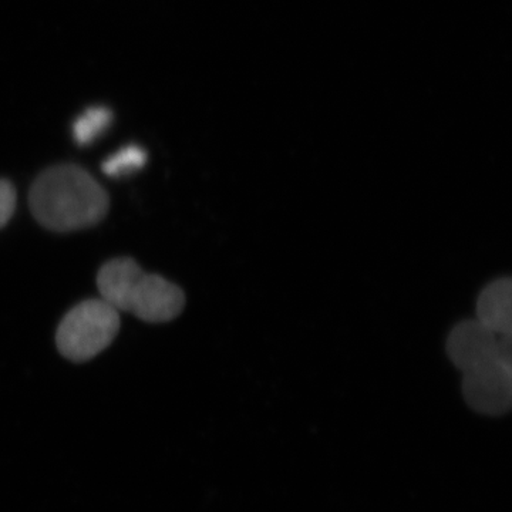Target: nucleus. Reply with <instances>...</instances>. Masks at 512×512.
<instances>
[{
  "mask_svg": "<svg viewBox=\"0 0 512 512\" xmlns=\"http://www.w3.org/2000/svg\"><path fill=\"white\" fill-rule=\"evenodd\" d=\"M29 207L42 227L72 232L100 224L110 210V198L84 168L60 164L36 178Z\"/></svg>",
  "mask_w": 512,
  "mask_h": 512,
  "instance_id": "obj_1",
  "label": "nucleus"
},
{
  "mask_svg": "<svg viewBox=\"0 0 512 512\" xmlns=\"http://www.w3.org/2000/svg\"><path fill=\"white\" fill-rule=\"evenodd\" d=\"M97 288L104 302L150 323H165L184 311L180 286L163 276L147 274L134 259H111L101 266Z\"/></svg>",
  "mask_w": 512,
  "mask_h": 512,
  "instance_id": "obj_2",
  "label": "nucleus"
},
{
  "mask_svg": "<svg viewBox=\"0 0 512 512\" xmlns=\"http://www.w3.org/2000/svg\"><path fill=\"white\" fill-rule=\"evenodd\" d=\"M119 330V311L103 299H89L66 313L57 328L56 345L66 359L87 362L109 348Z\"/></svg>",
  "mask_w": 512,
  "mask_h": 512,
  "instance_id": "obj_3",
  "label": "nucleus"
},
{
  "mask_svg": "<svg viewBox=\"0 0 512 512\" xmlns=\"http://www.w3.org/2000/svg\"><path fill=\"white\" fill-rule=\"evenodd\" d=\"M461 392L474 412L504 416L512 404V365L493 359L467 367L463 370Z\"/></svg>",
  "mask_w": 512,
  "mask_h": 512,
  "instance_id": "obj_4",
  "label": "nucleus"
},
{
  "mask_svg": "<svg viewBox=\"0 0 512 512\" xmlns=\"http://www.w3.org/2000/svg\"><path fill=\"white\" fill-rule=\"evenodd\" d=\"M447 355L458 370L491 359H501L512 365L511 335H495L476 319L461 320L448 335Z\"/></svg>",
  "mask_w": 512,
  "mask_h": 512,
  "instance_id": "obj_5",
  "label": "nucleus"
},
{
  "mask_svg": "<svg viewBox=\"0 0 512 512\" xmlns=\"http://www.w3.org/2000/svg\"><path fill=\"white\" fill-rule=\"evenodd\" d=\"M512 282L508 276L490 282L477 299V322L495 335H512Z\"/></svg>",
  "mask_w": 512,
  "mask_h": 512,
  "instance_id": "obj_6",
  "label": "nucleus"
},
{
  "mask_svg": "<svg viewBox=\"0 0 512 512\" xmlns=\"http://www.w3.org/2000/svg\"><path fill=\"white\" fill-rule=\"evenodd\" d=\"M113 111L106 106H92L83 111L74 120L72 133L74 141L80 147L90 146L97 138L103 136L113 124Z\"/></svg>",
  "mask_w": 512,
  "mask_h": 512,
  "instance_id": "obj_7",
  "label": "nucleus"
},
{
  "mask_svg": "<svg viewBox=\"0 0 512 512\" xmlns=\"http://www.w3.org/2000/svg\"><path fill=\"white\" fill-rule=\"evenodd\" d=\"M148 154L143 147L137 144H128L120 148L117 153L111 154L106 158L101 168L104 174L111 178L127 177V175L137 173L147 164Z\"/></svg>",
  "mask_w": 512,
  "mask_h": 512,
  "instance_id": "obj_8",
  "label": "nucleus"
},
{
  "mask_svg": "<svg viewBox=\"0 0 512 512\" xmlns=\"http://www.w3.org/2000/svg\"><path fill=\"white\" fill-rule=\"evenodd\" d=\"M18 202L15 187L8 180H0V229L5 228L12 220Z\"/></svg>",
  "mask_w": 512,
  "mask_h": 512,
  "instance_id": "obj_9",
  "label": "nucleus"
}]
</instances>
